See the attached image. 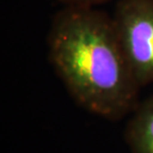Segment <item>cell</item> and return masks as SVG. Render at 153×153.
Masks as SVG:
<instances>
[{"label":"cell","instance_id":"1","mask_svg":"<svg viewBox=\"0 0 153 153\" xmlns=\"http://www.w3.org/2000/svg\"><path fill=\"white\" fill-rule=\"evenodd\" d=\"M49 59L67 90L91 114L117 119L137 105L136 82L112 17L94 7L66 6L48 35Z\"/></svg>","mask_w":153,"mask_h":153},{"label":"cell","instance_id":"2","mask_svg":"<svg viewBox=\"0 0 153 153\" xmlns=\"http://www.w3.org/2000/svg\"><path fill=\"white\" fill-rule=\"evenodd\" d=\"M112 17L121 49L140 88L153 82V3L117 0Z\"/></svg>","mask_w":153,"mask_h":153},{"label":"cell","instance_id":"3","mask_svg":"<svg viewBox=\"0 0 153 153\" xmlns=\"http://www.w3.org/2000/svg\"><path fill=\"white\" fill-rule=\"evenodd\" d=\"M127 125V140L133 153H153V97L133 109Z\"/></svg>","mask_w":153,"mask_h":153},{"label":"cell","instance_id":"4","mask_svg":"<svg viewBox=\"0 0 153 153\" xmlns=\"http://www.w3.org/2000/svg\"><path fill=\"white\" fill-rule=\"evenodd\" d=\"M66 6H81V7H94L96 5L108 2L109 0H59Z\"/></svg>","mask_w":153,"mask_h":153},{"label":"cell","instance_id":"5","mask_svg":"<svg viewBox=\"0 0 153 153\" xmlns=\"http://www.w3.org/2000/svg\"><path fill=\"white\" fill-rule=\"evenodd\" d=\"M151 1H152V3H153V0H151Z\"/></svg>","mask_w":153,"mask_h":153}]
</instances>
